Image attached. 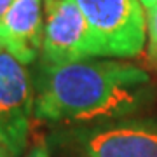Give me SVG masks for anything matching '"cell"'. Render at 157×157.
I'll list each match as a JSON object with an SVG mask.
<instances>
[{"instance_id": "1", "label": "cell", "mask_w": 157, "mask_h": 157, "mask_svg": "<svg viewBox=\"0 0 157 157\" xmlns=\"http://www.w3.org/2000/svg\"><path fill=\"white\" fill-rule=\"evenodd\" d=\"M33 115L49 122H110L150 100L145 70L115 59H82L47 67L37 80Z\"/></svg>"}, {"instance_id": "2", "label": "cell", "mask_w": 157, "mask_h": 157, "mask_svg": "<svg viewBox=\"0 0 157 157\" xmlns=\"http://www.w3.org/2000/svg\"><path fill=\"white\" fill-rule=\"evenodd\" d=\"M89 25L100 56L133 58L145 44L147 23L140 0H73Z\"/></svg>"}, {"instance_id": "3", "label": "cell", "mask_w": 157, "mask_h": 157, "mask_svg": "<svg viewBox=\"0 0 157 157\" xmlns=\"http://www.w3.org/2000/svg\"><path fill=\"white\" fill-rule=\"evenodd\" d=\"M35 94L25 65L0 51V143L12 157H19L28 145Z\"/></svg>"}, {"instance_id": "4", "label": "cell", "mask_w": 157, "mask_h": 157, "mask_svg": "<svg viewBox=\"0 0 157 157\" xmlns=\"http://www.w3.org/2000/svg\"><path fill=\"white\" fill-rule=\"evenodd\" d=\"M42 65H67L100 56L89 25L73 0H45Z\"/></svg>"}, {"instance_id": "5", "label": "cell", "mask_w": 157, "mask_h": 157, "mask_svg": "<svg viewBox=\"0 0 157 157\" xmlns=\"http://www.w3.org/2000/svg\"><path fill=\"white\" fill-rule=\"evenodd\" d=\"M86 157H157V121H110L72 133Z\"/></svg>"}, {"instance_id": "6", "label": "cell", "mask_w": 157, "mask_h": 157, "mask_svg": "<svg viewBox=\"0 0 157 157\" xmlns=\"http://www.w3.org/2000/svg\"><path fill=\"white\" fill-rule=\"evenodd\" d=\"M42 0H14L0 19V51L30 65L42 51Z\"/></svg>"}, {"instance_id": "7", "label": "cell", "mask_w": 157, "mask_h": 157, "mask_svg": "<svg viewBox=\"0 0 157 157\" xmlns=\"http://www.w3.org/2000/svg\"><path fill=\"white\" fill-rule=\"evenodd\" d=\"M147 32H148V47H150V54L157 61V6L148 11Z\"/></svg>"}, {"instance_id": "8", "label": "cell", "mask_w": 157, "mask_h": 157, "mask_svg": "<svg viewBox=\"0 0 157 157\" xmlns=\"http://www.w3.org/2000/svg\"><path fill=\"white\" fill-rule=\"evenodd\" d=\"M26 157H51V155L47 152V148H45V145H35Z\"/></svg>"}, {"instance_id": "9", "label": "cell", "mask_w": 157, "mask_h": 157, "mask_svg": "<svg viewBox=\"0 0 157 157\" xmlns=\"http://www.w3.org/2000/svg\"><path fill=\"white\" fill-rule=\"evenodd\" d=\"M12 2H14V0H0V19H2L4 14L9 11V7L12 6Z\"/></svg>"}, {"instance_id": "10", "label": "cell", "mask_w": 157, "mask_h": 157, "mask_svg": "<svg viewBox=\"0 0 157 157\" xmlns=\"http://www.w3.org/2000/svg\"><path fill=\"white\" fill-rule=\"evenodd\" d=\"M140 2H141V6L145 7V9H148V11L157 6V0H140Z\"/></svg>"}, {"instance_id": "11", "label": "cell", "mask_w": 157, "mask_h": 157, "mask_svg": "<svg viewBox=\"0 0 157 157\" xmlns=\"http://www.w3.org/2000/svg\"><path fill=\"white\" fill-rule=\"evenodd\" d=\"M0 157H12L11 154H9V150H7V148L2 145V143H0Z\"/></svg>"}]
</instances>
